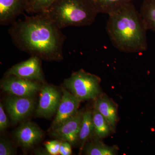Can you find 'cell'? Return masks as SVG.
Returning a JSON list of instances; mask_svg holds the SVG:
<instances>
[{
    "mask_svg": "<svg viewBox=\"0 0 155 155\" xmlns=\"http://www.w3.org/2000/svg\"><path fill=\"white\" fill-rule=\"evenodd\" d=\"M11 24L8 33L18 49L46 61L63 59L66 36L44 13L25 16Z\"/></svg>",
    "mask_w": 155,
    "mask_h": 155,
    "instance_id": "cell-1",
    "label": "cell"
},
{
    "mask_svg": "<svg viewBox=\"0 0 155 155\" xmlns=\"http://www.w3.org/2000/svg\"><path fill=\"white\" fill-rule=\"evenodd\" d=\"M133 2L122 4L108 14L106 30L114 47L125 53L148 49L147 29Z\"/></svg>",
    "mask_w": 155,
    "mask_h": 155,
    "instance_id": "cell-2",
    "label": "cell"
},
{
    "mask_svg": "<svg viewBox=\"0 0 155 155\" xmlns=\"http://www.w3.org/2000/svg\"><path fill=\"white\" fill-rule=\"evenodd\" d=\"M44 14L62 29L91 25L98 13L88 0H56Z\"/></svg>",
    "mask_w": 155,
    "mask_h": 155,
    "instance_id": "cell-3",
    "label": "cell"
},
{
    "mask_svg": "<svg viewBox=\"0 0 155 155\" xmlns=\"http://www.w3.org/2000/svg\"><path fill=\"white\" fill-rule=\"evenodd\" d=\"M101 82L99 76L81 69L64 81V85L81 102L95 100L101 95Z\"/></svg>",
    "mask_w": 155,
    "mask_h": 155,
    "instance_id": "cell-4",
    "label": "cell"
},
{
    "mask_svg": "<svg viewBox=\"0 0 155 155\" xmlns=\"http://www.w3.org/2000/svg\"><path fill=\"white\" fill-rule=\"evenodd\" d=\"M1 87L9 94L18 97H32L40 91L38 81L23 79L14 75H5L1 81Z\"/></svg>",
    "mask_w": 155,
    "mask_h": 155,
    "instance_id": "cell-5",
    "label": "cell"
},
{
    "mask_svg": "<svg viewBox=\"0 0 155 155\" xmlns=\"http://www.w3.org/2000/svg\"><path fill=\"white\" fill-rule=\"evenodd\" d=\"M41 60L38 56H31L28 60L11 67L6 72L5 75H14L27 80L43 82Z\"/></svg>",
    "mask_w": 155,
    "mask_h": 155,
    "instance_id": "cell-6",
    "label": "cell"
},
{
    "mask_svg": "<svg viewBox=\"0 0 155 155\" xmlns=\"http://www.w3.org/2000/svg\"><path fill=\"white\" fill-rule=\"evenodd\" d=\"M39 91L36 116L47 117L52 116L58 110L62 95L55 87L48 84L42 86Z\"/></svg>",
    "mask_w": 155,
    "mask_h": 155,
    "instance_id": "cell-7",
    "label": "cell"
},
{
    "mask_svg": "<svg viewBox=\"0 0 155 155\" xmlns=\"http://www.w3.org/2000/svg\"><path fill=\"white\" fill-rule=\"evenodd\" d=\"M35 107V101L32 97H8L5 102L6 111L14 123L20 122L29 116Z\"/></svg>",
    "mask_w": 155,
    "mask_h": 155,
    "instance_id": "cell-8",
    "label": "cell"
},
{
    "mask_svg": "<svg viewBox=\"0 0 155 155\" xmlns=\"http://www.w3.org/2000/svg\"><path fill=\"white\" fill-rule=\"evenodd\" d=\"M62 97L50 131L67 122L78 112L81 102L69 91L62 88Z\"/></svg>",
    "mask_w": 155,
    "mask_h": 155,
    "instance_id": "cell-9",
    "label": "cell"
},
{
    "mask_svg": "<svg viewBox=\"0 0 155 155\" xmlns=\"http://www.w3.org/2000/svg\"><path fill=\"white\" fill-rule=\"evenodd\" d=\"M82 113L78 112L64 124L51 130V134L62 141H67L71 144H75L78 141Z\"/></svg>",
    "mask_w": 155,
    "mask_h": 155,
    "instance_id": "cell-10",
    "label": "cell"
},
{
    "mask_svg": "<svg viewBox=\"0 0 155 155\" xmlns=\"http://www.w3.org/2000/svg\"><path fill=\"white\" fill-rule=\"evenodd\" d=\"M14 134L19 144L25 148L32 147L41 139L43 136L40 128L31 122L22 124L17 128Z\"/></svg>",
    "mask_w": 155,
    "mask_h": 155,
    "instance_id": "cell-11",
    "label": "cell"
},
{
    "mask_svg": "<svg viewBox=\"0 0 155 155\" xmlns=\"http://www.w3.org/2000/svg\"><path fill=\"white\" fill-rule=\"evenodd\" d=\"M28 0H0V24H12L25 11Z\"/></svg>",
    "mask_w": 155,
    "mask_h": 155,
    "instance_id": "cell-12",
    "label": "cell"
},
{
    "mask_svg": "<svg viewBox=\"0 0 155 155\" xmlns=\"http://www.w3.org/2000/svg\"><path fill=\"white\" fill-rule=\"evenodd\" d=\"M95 100L94 107L105 118L115 131L119 119L117 105L105 95H101Z\"/></svg>",
    "mask_w": 155,
    "mask_h": 155,
    "instance_id": "cell-13",
    "label": "cell"
},
{
    "mask_svg": "<svg viewBox=\"0 0 155 155\" xmlns=\"http://www.w3.org/2000/svg\"><path fill=\"white\" fill-rule=\"evenodd\" d=\"M94 134V128L92 112L87 110L82 113L78 141L80 144V150L84 145Z\"/></svg>",
    "mask_w": 155,
    "mask_h": 155,
    "instance_id": "cell-14",
    "label": "cell"
},
{
    "mask_svg": "<svg viewBox=\"0 0 155 155\" xmlns=\"http://www.w3.org/2000/svg\"><path fill=\"white\" fill-rule=\"evenodd\" d=\"M92 114L94 134L97 138H105L114 131L105 118L94 107Z\"/></svg>",
    "mask_w": 155,
    "mask_h": 155,
    "instance_id": "cell-15",
    "label": "cell"
},
{
    "mask_svg": "<svg viewBox=\"0 0 155 155\" xmlns=\"http://www.w3.org/2000/svg\"><path fill=\"white\" fill-rule=\"evenodd\" d=\"M140 13L147 30L155 32V0H144Z\"/></svg>",
    "mask_w": 155,
    "mask_h": 155,
    "instance_id": "cell-16",
    "label": "cell"
},
{
    "mask_svg": "<svg viewBox=\"0 0 155 155\" xmlns=\"http://www.w3.org/2000/svg\"><path fill=\"white\" fill-rule=\"evenodd\" d=\"M84 153L88 155H115L118 153L116 147L109 146L97 139L87 143L84 149Z\"/></svg>",
    "mask_w": 155,
    "mask_h": 155,
    "instance_id": "cell-17",
    "label": "cell"
},
{
    "mask_svg": "<svg viewBox=\"0 0 155 155\" xmlns=\"http://www.w3.org/2000/svg\"><path fill=\"white\" fill-rule=\"evenodd\" d=\"M98 14H108L119 6L133 0H88Z\"/></svg>",
    "mask_w": 155,
    "mask_h": 155,
    "instance_id": "cell-18",
    "label": "cell"
},
{
    "mask_svg": "<svg viewBox=\"0 0 155 155\" xmlns=\"http://www.w3.org/2000/svg\"><path fill=\"white\" fill-rule=\"evenodd\" d=\"M56 0H28L25 11L28 14H36L47 11Z\"/></svg>",
    "mask_w": 155,
    "mask_h": 155,
    "instance_id": "cell-19",
    "label": "cell"
},
{
    "mask_svg": "<svg viewBox=\"0 0 155 155\" xmlns=\"http://www.w3.org/2000/svg\"><path fill=\"white\" fill-rule=\"evenodd\" d=\"M16 154L15 150L11 143L3 139L1 140L0 155H12Z\"/></svg>",
    "mask_w": 155,
    "mask_h": 155,
    "instance_id": "cell-20",
    "label": "cell"
},
{
    "mask_svg": "<svg viewBox=\"0 0 155 155\" xmlns=\"http://www.w3.org/2000/svg\"><path fill=\"white\" fill-rule=\"evenodd\" d=\"M61 141L52 140L47 142L45 144L48 152L51 155H56L59 154Z\"/></svg>",
    "mask_w": 155,
    "mask_h": 155,
    "instance_id": "cell-21",
    "label": "cell"
},
{
    "mask_svg": "<svg viewBox=\"0 0 155 155\" xmlns=\"http://www.w3.org/2000/svg\"><path fill=\"white\" fill-rule=\"evenodd\" d=\"M9 125V121L8 116L5 113L4 107L2 103L0 104V130L2 132L6 130Z\"/></svg>",
    "mask_w": 155,
    "mask_h": 155,
    "instance_id": "cell-22",
    "label": "cell"
},
{
    "mask_svg": "<svg viewBox=\"0 0 155 155\" xmlns=\"http://www.w3.org/2000/svg\"><path fill=\"white\" fill-rule=\"evenodd\" d=\"M71 143L67 141H61L59 154L61 155H70L72 154V148Z\"/></svg>",
    "mask_w": 155,
    "mask_h": 155,
    "instance_id": "cell-23",
    "label": "cell"
}]
</instances>
